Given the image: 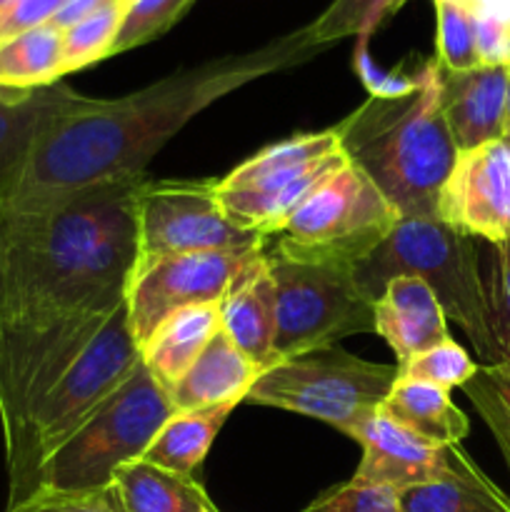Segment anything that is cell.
<instances>
[{
    "mask_svg": "<svg viewBox=\"0 0 510 512\" xmlns=\"http://www.w3.org/2000/svg\"><path fill=\"white\" fill-rule=\"evenodd\" d=\"M143 178L90 185L48 210L0 218V425L8 465L35 405L123 305L138 260Z\"/></svg>",
    "mask_w": 510,
    "mask_h": 512,
    "instance_id": "1",
    "label": "cell"
},
{
    "mask_svg": "<svg viewBox=\"0 0 510 512\" xmlns=\"http://www.w3.org/2000/svg\"><path fill=\"white\" fill-rule=\"evenodd\" d=\"M323 50L298 30L253 53L178 70L125 98H85L68 90L40 125L13 188L0 200V218L43 213L90 185L143 178L150 158L215 100Z\"/></svg>",
    "mask_w": 510,
    "mask_h": 512,
    "instance_id": "2",
    "label": "cell"
},
{
    "mask_svg": "<svg viewBox=\"0 0 510 512\" xmlns=\"http://www.w3.org/2000/svg\"><path fill=\"white\" fill-rule=\"evenodd\" d=\"M340 148L400 218H438V200L458 148L440 108V65L428 60L413 88L370 95L338 125Z\"/></svg>",
    "mask_w": 510,
    "mask_h": 512,
    "instance_id": "3",
    "label": "cell"
},
{
    "mask_svg": "<svg viewBox=\"0 0 510 512\" xmlns=\"http://www.w3.org/2000/svg\"><path fill=\"white\" fill-rule=\"evenodd\" d=\"M353 275L373 303L393 278H420L443 305L445 318L463 330L478 358H483L485 365L495 363L485 323L478 240L458 233L438 218H400L388 238L355 265Z\"/></svg>",
    "mask_w": 510,
    "mask_h": 512,
    "instance_id": "4",
    "label": "cell"
},
{
    "mask_svg": "<svg viewBox=\"0 0 510 512\" xmlns=\"http://www.w3.org/2000/svg\"><path fill=\"white\" fill-rule=\"evenodd\" d=\"M140 360L143 358L130 333L128 308L123 300V305L80 350L78 358L55 380L53 388L30 410L18 458L8 465V508L23 503L35 493V475H38L40 463L130 378Z\"/></svg>",
    "mask_w": 510,
    "mask_h": 512,
    "instance_id": "5",
    "label": "cell"
},
{
    "mask_svg": "<svg viewBox=\"0 0 510 512\" xmlns=\"http://www.w3.org/2000/svg\"><path fill=\"white\" fill-rule=\"evenodd\" d=\"M173 413L168 393L140 360L130 378L40 463L35 490L108 488L120 465L143 458Z\"/></svg>",
    "mask_w": 510,
    "mask_h": 512,
    "instance_id": "6",
    "label": "cell"
},
{
    "mask_svg": "<svg viewBox=\"0 0 510 512\" xmlns=\"http://www.w3.org/2000/svg\"><path fill=\"white\" fill-rule=\"evenodd\" d=\"M398 375V365L368 363L335 348L313 350L263 370L245 403L315 418L355 440Z\"/></svg>",
    "mask_w": 510,
    "mask_h": 512,
    "instance_id": "7",
    "label": "cell"
},
{
    "mask_svg": "<svg viewBox=\"0 0 510 512\" xmlns=\"http://www.w3.org/2000/svg\"><path fill=\"white\" fill-rule=\"evenodd\" d=\"M348 163L338 128L268 145L215 180V198L235 228L273 238L320 183Z\"/></svg>",
    "mask_w": 510,
    "mask_h": 512,
    "instance_id": "8",
    "label": "cell"
},
{
    "mask_svg": "<svg viewBox=\"0 0 510 512\" xmlns=\"http://www.w3.org/2000/svg\"><path fill=\"white\" fill-rule=\"evenodd\" d=\"M275 280V358L335 348L355 333H375L373 300L355 283L353 268L265 250Z\"/></svg>",
    "mask_w": 510,
    "mask_h": 512,
    "instance_id": "9",
    "label": "cell"
},
{
    "mask_svg": "<svg viewBox=\"0 0 510 512\" xmlns=\"http://www.w3.org/2000/svg\"><path fill=\"white\" fill-rule=\"evenodd\" d=\"M400 215L373 180L345 163L295 208L273 235L283 253L355 268L398 225Z\"/></svg>",
    "mask_w": 510,
    "mask_h": 512,
    "instance_id": "10",
    "label": "cell"
},
{
    "mask_svg": "<svg viewBox=\"0 0 510 512\" xmlns=\"http://www.w3.org/2000/svg\"><path fill=\"white\" fill-rule=\"evenodd\" d=\"M138 258L210 253L268 243L235 228L215 198V180H150L138 190Z\"/></svg>",
    "mask_w": 510,
    "mask_h": 512,
    "instance_id": "11",
    "label": "cell"
},
{
    "mask_svg": "<svg viewBox=\"0 0 510 512\" xmlns=\"http://www.w3.org/2000/svg\"><path fill=\"white\" fill-rule=\"evenodd\" d=\"M268 243L210 253L138 258L125 290L128 325L138 348L173 313L193 305L220 303L230 280Z\"/></svg>",
    "mask_w": 510,
    "mask_h": 512,
    "instance_id": "12",
    "label": "cell"
},
{
    "mask_svg": "<svg viewBox=\"0 0 510 512\" xmlns=\"http://www.w3.org/2000/svg\"><path fill=\"white\" fill-rule=\"evenodd\" d=\"M438 220L480 243L510 240V143L490 140L455 158L440 190Z\"/></svg>",
    "mask_w": 510,
    "mask_h": 512,
    "instance_id": "13",
    "label": "cell"
},
{
    "mask_svg": "<svg viewBox=\"0 0 510 512\" xmlns=\"http://www.w3.org/2000/svg\"><path fill=\"white\" fill-rule=\"evenodd\" d=\"M355 440L363 448V460L353 480L388 485L398 493L450 478L468 463V453H463L460 445L430 443L390 420L383 410L363 425Z\"/></svg>",
    "mask_w": 510,
    "mask_h": 512,
    "instance_id": "14",
    "label": "cell"
},
{
    "mask_svg": "<svg viewBox=\"0 0 510 512\" xmlns=\"http://www.w3.org/2000/svg\"><path fill=\"white\" fill-rule=\"evenodd\" d=\"M508 73L510 68L490 65L470 70L440 65V108L458 153L503 138Z\"/></svg>",
    "mask_w": 510,
    "mask_h": 512,
    "instance_id": "15",
    "label": "cell"
},
{
    "mask_svg": "<svg viewBox=\"0 0 510 512\" xmlns=\"http://www.w3.org/2000/svg\"><path fill=\"white\" fill-rule=\"evenodd\" d=\"M220 330L258 368L268 370L270 365L278 363L275 358L278 303H275V280L265 258V248L238 270L220 298Z\"/></svg>",
    "mask_w": 510,
    "mask_h": 512,
    "instance_id": "16",
    "label": "cell"
},
{
    "mask_svg": "<svg viewBox=\"0 0 510 512\" xmlns=\"http://www.w3.org/2000/svg\"><path fill=\"white\" fill-rule=\"evenodd\" d=\"M375 333L390 345L398 363L448 340V318L428 283L413 275H400L385 285L373 303Z\"/></svg>",
    "mask_w": 510,
    "mask_h": 512,
    "instance_id": "17",
    "label": "cell"
},
{
    "mask_svg": "<svg viewBox=\"0 0 510 512\" xmlns=\"http://www.w3.org/2000/svg\"><path fill=\"white\" fill-rule=\"evenodd\" d=\"M260 375L263 368H258L223 330H218L188 373L168 390V398L175 413L225 403L240 405Z\"/></svg>",
    "mask_w": 510,
    "mask_h": 512,
    "instance_id": "18",
    "label": "cell"
},
{
    "mask_svg": "<svg viewBox=\"0 0 510 512\" xmlns=\"http://www.w3.org/2000/svg\"><path fill=\"white\" fill-rule=\"evenodd\" d=\"M220 330V303L193 305L165 318L140 348L145 368L153 373L160 388L168 393L190 365L198 360L205 345Z\"/></svg>",
    "mask_w": 510,
    "mask_h": 512,
    "instance_id": "19",
    "label": "cell"
},
{
    "mask_svg": "<svg viewBox=\"0 0 510 512\" xmlns=\"http://www.w3.org/2000/svg\"><path fill=\"white\" fill-rule=\"evenodd\" d=\"M113 488L125 512H218L193 475L130 460L113 475Z\"/></svg>",
    "mask_w": 510,
    "mask_h": 512,
    "instance_id": "20",
    "label": "cell"
},
{
    "mask_svg": "<svg viewBox=\"0 0 510 512\" xmlns=\"http://www.w3.org/2000/svg\"><path fill=\"white\" fill-rule=\"evenodd\" d=\"M380 410L410 433L435 445H460L470 430L468 418L450 400L448 390L400 375Z\"/></svg>",
    "mask_w": 510,
    "mask_h": 512,
    "instance_id": "21",
    "label": "cell"
},
{
    "mask_svg": "<svg viewBox=\"0 0 510 512\" xmlns=\"http://www.w3.org/2000/svg\"><path fill=\"white\" fill-rule=\"evenodd\" d=\"M68 90L63 83L30 93L0 90V200L13 188L40 125L68 95Z\"/></svg>",
    "mask_w": 510,
    "mask_h": 512,
    "instance_id": "22",
    "label": "cell"
},
{
    "mask_svg": "<svg viewBox=\"0 0 510 512\" xmlns=\"http://www.w3.org/2000/svg\"><path fill=\"white\" fill-rule=\"evenodd\" d=\"M233 410V403H225L173 413L148 445L143 460L158 468L173 470V473L193 475L203 465L210 445L215 443L220 428Z\"/></svg>",
    "mask_w": 510,
    "mask_h": 512,
    "instance_id": "23",
    "label": "cell"
},
{
    "mask_svg": "<svg viewBox=\"0 0 510 512\" xmlns=\"http://www.w3.org/2000/svg\"><path fill=\"white\" fill-rule=\"evenodd\" d=\"M65 78L63 30L53 23L0 40V90L30 93Z\"/></svg>",
    "mask_w": 510,
    "mask_h": 512,
    "instance_id": "24",
    "label": "cell"
},
{
    "mask_svg": "<svg viewBox=\"0 0 510 512\" xmlns=\"http://www.w3.org/2000/svg\"><path fill=\"white\" fill-rule=\"evenodd\" d=\"M405 512H510V498L468 458L450 478L403 490Z\"/></svg>",
    "mask_w": 510,
    "mask_h": 512,
    "instance_id": "25",
    "label": "cell"
},
{
    "mask_svg": "<svg viewBox=\"0 0 510 512\" xmlns=\"http://www.w3.org/2000/svg\"><path fill=\"white\" fill-rule=\"evenodd\" d=\"M480 280H483L485 323L495 350V363L510 368V240L483 243L480 248Z\"/></svg>",
    "mask_w": 510,
    "mask_h": 512,
    "instance_id": "26",
    "label": "cell"
},
{
    "mask_svg": "<svg viewBox=\"0 0 510 512\" xmlns=\"http://www.w3.org/2000/svg\"><path fill=\"white\" fill-rule=\"evenodd\" d=\"M408 0H333L318 18L305 25V40L328 48L343 38H368Z\"/></svg>",
    "mask_w": 510,
    "mask_h": 512,
    "instance_id": "27",
    "label": "cell"
},
{
    "mask_svg": "<svg viewBox=\"0 0 510 512\" xmlns=\"http://www.w3.org/2000/svg\"><path fill=\"white\" fill-rule=\"evenodd\" d=\"M130 0H115L105 8L95 10L88 18L63 30V70L65 75L83 70L88 65L113 58L115 40L123 28Z\"/></svg>",
    "mask_w": 510,
    "mask_h": 512,
    "instance_id": "28",
    "label": "cell"
},
{
    "mask_svg": "<svg viewBox=\"0 0 510 512\" xmlns=\"http://www.w3.org/2000/svg\"><path fill=\"white\" fill-rule=\"evenodd\" d=\"M463 390L493 433L510 470V368H505V365H478V370L463 385Z\"/></svg>",
    "mask_w": 510,
    "mask_h": 512,
    "instance_id": "29",
    "label": "cell"
},
{
    "mask_svg": "<svg viewBox=\"0 0 510 512\" xmlns=\"http://www.w3.org/2000/svg\"><path fill=\"white\" fill-rule=\"evenodd\" d=\"M478 370V363L468 355V350L460 348L455 340H443L435 348L425 350V353L410 358L405 365H398L400 378L420 380V383H430L435 388L453 390L463 388Z\"/></svg>",
    "mask_w": 510,
    "mask_h": 512,
    "instance_id": "30",
    "label": "cell"
},
{
    "mask_svg": "<svg viewBox=\"0 0 510 512\" xmlns=\"http://www.w3.org/2000/svg\"><path fill=\"white\" fill-rule=\"evenodd\" d=\"M195 0H130L113 55L140 48L168 33L190 10Z\"/></svg>",
    "mask_w": 510,
    "mask_h": 512,
    "instance_id": "31",
    "label": "cell"
},
{
    "mask_svg": "<svg viewBox=\"0 0 510 512\" xmlns=\"http://www.w3.org/2000/svg\"><path fill=\"white\" fill-rule=\"evenodd\" d=\"M435 18H438V53L435 60L445 70H470L478 68V53H475L473 15L463 5L453 0H433Z\"/></svg>",
    "mask_w": 510,
    "mask_h": 512,
    "instance_id": "32",
    "label": "cell"
},
{
    "mask_svg": "<svg viewBox=\"0 0 510 512\" xmlns=\"http://www.w3.org/2000/svg\"><path fill=\"white\" fill-rule=\"evenodd\" d=\"M303 512H405L400 505L398 490L388 485L358 483L350 478L348 483L320 493Z\"/></svg>",
    "mask_w": 510,
    "mask_h": 512,
    "instance_id": "33",
    "label": "cell"
},
{
    "mask_svg": "<svg viewBox=\"0 0 510 512\" xmlns=\"http://www.w3.org/2000/svg\"><path fill=\"white\" fill-rule=\"evenodd\" d=\"M5 512H125L113 485L98 490H35Z\"/></svg>",
    "mask_w": 510,
    "mask_h": 512,
    "instance_id": "34",
    "label": "cell"
},
{
    "mask_svg": "<svg viewBox=\"0 0 510 512\" xmlns=\"http://www.w3.org/2000/svg\"><path fill=\"white\" fill-rule=\"evenodd\" d=\"M473 35L480 65L510 68V18L473 15Z\"/></svg>",
    "mask_w": 510,
    "mask_h": 512,
    "instance_id": "35",
    "label": "cell"
},
{
    "mask_svg": "<svg viewBox=\"0 0 510 512\" xmlns=\"http://www.w3.org/2000/svg\"><path fill=\"white\" fill-rule=\"evenodd\" d=\"M65 0H13L0 13V40L53 23Z\"/></svg>",
    "mask_w": 510,
    "mask_h": 512,
    "instance_id": "36",
    "label": "cell"
},
{
    "mask_svg": "<svg viewBox=\"0 0 510 512\" xmlns=\"http://www.w3.org/2000/svg\"><path fill=\"white\" fill-rule=\"evenodd\" d=\"M115 3V0H65L63 8L58 10V15L53 18V25L55 28L65 30L70 28V25H75L78 20L88 18L90 13H95V10L105 8V5Z\"/></svg>",
    "mask_w": 510,
    "mask_h": 512,
    "instance_id": "37",
    "label": "cell"
},
{
    "mask_svg": "<svg viewBox=\"0 0 510 512\" xmlns=\"http://www.w3.org/2000/svg\"><path fill=\"white\" fill-rule=\"evenodd\" d=\"M463 5L470 15H498V18H510V0H453Z\"/></svg>",
    "mask_w": 510,
    "mask_h": 512,
    "instance_id": "38",
    "label": "cell"
},
{
    "mask_svg": "<svg viewBox=\"0 0 510 512\" xmlns=\"http://www.w3.org/2000/svg\"><path fill=\"white\" fill-rule=\"evenodd\" d=\"M503 138L510 140V73H508V90H505V113H503Z\"/></svg>",
    "mask_w": 510,
    "mask_h": 512,
    "instance_id": "39",
    "label": "cell"
},
{
    "mask_svg": "<svg viewBox=\"0 0 510 512\" xmlns=\"http://www.w3.org/2000/svg\"><path fill=\"white\" fill-rule=\"evenodd\" d=\"M3 283H5V258H3V230H0V303H3Z\"/></svg>",
    "mask_w": 510,
    "mask_h": 512,
    "instance_id": "40",
    "label": "cell"
},
{
    "mask_svg": "<svg viewBox=\"0 0 510 512\" xmlns=\"http://www.w3.org/2000/svg\"><path fill=\"white\" fill-rule=\"evenodd\" d=\"M10 3H13V0H0V13H3V10H5V8H8V5H10Z\"/></svg>",
    "mask_w": 510,
    "mask_h": 512,
    "instance_id": "41",
    "label": "cell"
},
{
    "mask_svg": "<svg viewBox=\"0 0 510 512\" xmlns=\"http://www.w3.org/2000/svg\"><path fill=\"white\" fill-rule=\"evenodd\" d=\"M508 143H510V140H508Z\"/></svg>",
    "mask_w": 510,
    "mask_h": 512,
    "instance_id": "42",
    "label": "cell"
}]
</instances>
